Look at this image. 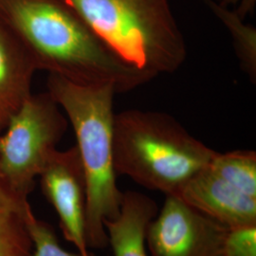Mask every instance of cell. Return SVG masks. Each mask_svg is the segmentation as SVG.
<instances>
[{
  "mask_svg": "<svg viewBox=\"0 0 256 256\" xmlns=\"http://www.w3.org/2000/svg\"><path fill=\"white\" fill-rule=\"evenodd\" d=\"M7 10L38 62L52 74L110 84L117 93L155 78L117 54L64 0H8Z\"/></svg>",
  "mask_w": 256,
  "mask_h": 256,
  "instance_id": "cell-1",
  "label": "cell"
},
{
  "mask_svg": "<svg viewBox=\"0 0 256 256\" xmlns=\"http://www.w3.org/2000/svg\"><path fill=\"white\" fill-rule=\"evenodd\" d=\"M50 95L64 110L77 140L86 180V236L88 248L108 245L104 220L119 214L124 192L113 162V99L110 84H84L52 74Z\"/></svg>",
  "mask_w": 256,
  "mask_h": 256,
  "instance_id": "cell-2",
  "label": "cell"
},
{
  "mask_svg": "<svg viewBox=\"0 0 256 256\" xmlns=\"http://www.w3.org/2000/svg\"><path fill=\"white\" fill-rule=\"evenodd\" d=\"M216 154L165 113L129 110L114 116L115 171L149 190L176 194Z\"/></svg>",
  "mask_w": 256,
  "mask_h": 256,
  "instance_id": "cell-3",
  "label": "cell"
},
{
  "mask_svg": "<svg viewBox=\"0 0 256 256\" xmlns=\"http://www.w3.org/2000/svg\"><path fill=\"white\" fill-rule=\"evenodd\" d=\"M129 64L153 75L173 74L187 46L168 0H64Z\"/></svg>",
  "mask_w": 256,
  "mask_h": 256,
  "instance_id": "cell-4",
  "label": "cell"
},
{
  "mask_svg": "<svg viewBox=\"0 0 256 256\" xmlns=\"http://www.w3.org/2000/svg\"><path fill=\"white\" fill-rule=\"evenodd\" d=\"M66 122L52 95H28L0 136V174L18 196L28 198L34 182L63 137Z\"/></svg>",
  "mask_w": 256,
  "mask_h": 256,
  "instance_id": "cell-5",
  "label": "cell"
},
{
  "mask_svg": "<svg viewBox=\"0 0 256 256\" xmlns=\"http://www.w3.org/2000/svg\"><path fill=\"white\" fill-rule=\"evenodd\" d=\"M229 228L176 196L147 227L150 256H220Z\"/></svg>",
  "mask_w": 256,
  "mask_h": 256,
  "instance_id": "cell-6",
  "label": "cell"
},
{
  "mask_svg": "<svg viewBox=\"0 0 256 256\" xmlns=\"http://www.w3.org/2000/svg\"><path fill=\"white\" fill-rule=\"evenodd\" d=\"M39 176L64 238L82 256H92L86 236V180L76 146L66 151L56 149Z\"/></svg>",
  "mask_w": 256,
  "mask_h": 256,
  "instance_id": "cell-7",
  "label": "cell"
},
{
  "mask_svg": "<svg viewBox=\"0 0 256 256\" xmlns=\"http://www.w3.org/2000/svg\"><path fill=\"white\" fill-rule=\"evenodd\" d=\"M174 196L229 229L256 226V198L220 176L209 164Z\"/></svg>",
  "mask_w": 256,
  "mask_h": 256,
  "instance_id": "cell-8",
  "label": "cell"
},
{
  "mask_svg": "<svg viewBox=\"0 0 256 256\" xmlns=\"http://www.w3.org/2000/svg\"><path fill=\"white\" fill-rule=\"evenodd\" d=\"M156 202L142 192H124L119 214L104 220L108 245L114 256H148L147 227L156 214Z\"/></svg>",
  "mask_w": 256,
  "mask_h": 256,
  "instance_id": "cell-9",
  "label": "cell"
},
{
  "mask_svg": "<svg viewBox=\"0 0 256 256\" xmlns=\"http://www.w3.org/2000/svg\"><path fill=\"white\" fill-rule=\"evenodd\" d=\"M229 30L243 70L254 82L256 80V30L245 23L234 10L216 0H200Z\"/></svg>",
  "mask_w": 256,
  "mask_h": 256,
  "instance_id": "cell-10",
  "label": "cell"
},
{
  "mask_svg": "<svg viewBox=\"0 0 256 256\" xmlns=\"http://www.w3.org/2000/svg\"><path fill=\"white\" fill-rule=\"evenodd\" d=\"M209 166L248 196L256 198V153L252 150H236L218 153Z\"/></svg>",
  "mask_w": 256,
  "mask_h": 256,
  "instance_id": "cell-11",
  "label": "cell"
},
{
  "mask_svg": "<svg viewBox=\"0 0 256 256\" xmlns=\"http://www.w3.org/2000/svg\"><path fill=\"white\" fill-rule=\"evenodd\" d=\"M18 72L14 59L10 52L7 41L0 32V124L14 113L23 98L19 97Z\"/></svg>",
  "mask_w": 256,
  "mask_h": 256,
  "instance_id": "cell-12",
  "label": "cell"
},
{
  "mask_svg": "<svg viewBox=\"0 0 256 256\" xmlns=\"http://www.w3.org/2000/svg\"><path fill=\"white\" fill-rule=\"evenodd\" d=\"M25 220L28 236L32 242L30 256H84L79 252H72L61 247L52 228L45 221L37 218L30 204L26 210Z\"/></svg>",
  "mask_w": 256,
  "mask_h": 256,
  "instance_id": "cell-13",
  "label": "cell"
},
{
  "mask_svg": "<svg viewBox=\"0 0 256 256\" xmlns=\"http://www.w3.org/2000/svg\"><path fill=\"white\" fill-rule=\"evenodd\" d=\"M220 256H256V226L230 229Z\"/></svg>",
  "mask_w": 256,
  "mask_h": 256,
  "instance_id": "cell-14",
  "label": "cell"
},
{
  "mask_svg": "<svg viewBox=\"0 0 256 256\" xmlns=\"http://www.w3.org/2000/svg\"><path fill=\"white\" fill-rule=\"evenodd\" d=\"M224 7L236 6V12L240 18L245 19L248 14H252L254 10L256 0H216Z\"/></svg>",
  "mask_w": 256,
  "mask_h": 256,
  "instance_id": "cell-15",
  "label": "cell"
}]
</instances>
